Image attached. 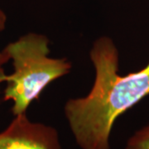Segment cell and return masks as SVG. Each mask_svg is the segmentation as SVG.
I'll use <instances>...</instances> for the list:
<instances>
[{"mask_svg":"<svg viewBox=\"0 0 149 149\" xmlns=\"http://www.w3.org/2000/svg\"><path fill=\"white\" fill-rule=\"evenodd\" d=\"M95 78L85 97L70 99L65 116L81 149H110L109 138L118 118L149 95V61L136 72L118 74L119 55L109 37L96 39L90 52Z\"/></svg>","mask_w":149,"mask_h":149,"instance_id":"6da1fadb","label":"cell"},{"mask_svg":"<svg viewBox=\"0 0 149 149\" xmlns=\"http://www.w3.org/2000/svg\"><path fill=\"white\" fill-rule=\"evenodd\" d=\"M49 43L47 36L30 32L8 43L3 50L13 65V72L8 74L3 100L13 101L11 111L14 116L26 113L47 85L72 69L66 58L49 56Z\"/></svg>","mask_w":149,"mask_h":149,"instance_id":"7a4b0ae2","label":"cell"},{"mask_svg":"<svg viewBox=\"0 0 149 149\" xmlns=\"http://www.w3.org/2000/svg\"><path fill=\"white\" fill-rule=\"evenodd\" d=\"M0 149H61V144L56 128L32 122L24 113L0 132Z\"/></svg>","mask_w":149,"mask_h":149,"instance_id":"3957f363","label":"cell"},{"mask_svg":"<svg viewBox=\"0 0 149 149\" xmlns=\"http://www.w3.org/2000/svg\"><path fill=\"white\" fill-rule=\"evenodd\" d=\"M125 149H149V124L130 137Z\"/></svg>","mask_w":149,"mask_h":149,"instance_id":"277c9868","label":"cell"},{"mask_svg":"<svg viewBox=\"0 0 149 149\" xmlns=\"http://www.w3.org/2000/svg\"><path fill=\"white\" fill-rule=\"evenodd\" d=\"M6 23H7V15L0 7V32L5 29ZM6 56H8L3 51L0 52V59L4 58Z\"/></svg>","mask_w":149,"mask_h":149,"instance_id":"5b68a950","label":"cell"},{"mask_svg":"<svg viewBox=\"0 0 149 149\" xmlns=\"http://www.w3.org/2000/svg\"><path fill=\"white\" fill-rule=\"evenodd\" d=\"M10 59L8 56H6L4 58L0 59V84L3 83V82H6L7 78H8V74H6L4 69L3 67V65L7 63Z\"/></svg>","mask_w":149,"mask_h":149,"instance_id":"8992f818","label":"cell"}]
</instances>
